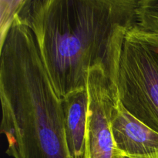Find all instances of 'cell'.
Returning a JSON list of instances; mask_svg holds the SVG:
<instances>
[{"instance_id": "cell-4", "label": "cell", "mask_w": 158, "mask_h": 158, "mask_svg": "<svg viewBox=\"0 0 158 158\" xmlns=\"http://www.w3.org/2000/svg\"><path fill=\"white\" fill-rule=\"evenodd\" d=\"M86 140L83 158H113L115 151L112 117L118 102L116 85L100 68L88 73Z\"/></svg>"}, {"instance_id": "cell-8", "label": "cell", "mask_w": 158, "mask_h": 158, "mask_svg": "<svg viewBox=\"0 0 158 158\" xmlns=\"http://www.w3.org/2000/svg\"><path fill=\"white\" fill-rule=\"evenodd\" d=\"M113 158H137V157H129V156L124 155V154H120V153L117 152V151H114V154ZM145 158H158V155L154 156V157H145Z\"/></svg>"}, {"instance_id": "cell-7", "label": "cell", "mask_w": 158, "mask_h": 158, "mask_svg": "<svg viewBox=\"0 0 158 158\" xmlns=\"http://www.w3.org/2000/svg\"><path fill=\"white\" fill-rule=\"evenodd\" d=\"M136 26L158 35V0H138Z\"/></svg>"}, {"instance_id": "cell-1", "label": "cell", "mask_w": 158, "mask_h": 158, "mask_svg": "<svg viewBox=\"0 0 158 158\" xmlns=\"http://www.w3.org/2000/svg\"><path fill=\"white\" fill-rule=\"evenodd\" d=\"M138 0H23L18 18L32 30L56 95L86 88L100 68L115 83L125 36L137 25Z\"/></svg>"}, {"instance_id": "cell-6", "label": "cell", "mask_w": 158, "mask_h": 158, "mask_svg": "<svg viewBox=\"0 0 158 158\" xmlns=\"http://www.w3.org/2000/svg\"><path fill=\"white\" fill-rule=\"evenodd\" d=\"M61 101L69 153L73 158H83L88 109L86 88L69 94Z\"/></svg>"}, {"instance_id": "cell-3", "label": "cell", "mask_w": 158, "mask_h": 158, "mask_svg": "<svg viewBox=\"0 0 158 158\" xmlns=\"http://www.w3.org/2000/svg\"><path fill=\"white\" fill-rule=\"evenodd\" d=\"M120 103L158 133V35L135 26L125 36L116 80Z\"/></svg>"}, {"instance_id": "cell-2", "label": "cell", "mask_w": 158, "mask_h": 158, "mask_svg": "<svg viewBox=\"0 0 158 158\" xmlns=\"http://www.w3.org/2000/svg\"><path fill=\"white\" fill-rule=\"evenodd\" d=\"M1 133L12 158H73L62 101L51 83L32 30L15 13L1 35Z\"/></svg>"}, {"instance_id": "cell-5", "label": "cell", "mask_w": 158, "mask_h": 158, "mask_svg": "<svg viewBox=\"0 0 158 158\" xmlns=\"http://www.w3.org/2000/svg\"><path fill=\"white\" fill-rule=\"evenodd\" d=\"M115 151L131 157L158 155V133L136 118L118 100L112 117Z\"/></svg>"}]
</instances>
